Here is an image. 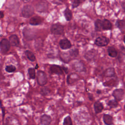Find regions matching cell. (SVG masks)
Wrapping results in <instances>:
<instances>
[{
    "label": "cell",
    "instance_id": "obj_1",
    "mask_svg": "<svg viewBox=\"0 0 125 125\" xmlns=\"http://www.w3.org/2000/svg\"><path fill=\"white\" fill-rule=\"evenodd\" d=\"M34 8L30 4H26L23 6L21 9V15L25 18H28L34 14Z\"/></svg>",
    "mask_w": 125,
    "mask_h": 125
},
{
    "label": "cell",
    "instance_id": "obj_2",
    "mask_svg": "<svg viewBox=\"0 0 125 125\" xmlns=\"http://www.w3.org/2000/svg\"><path fill=\"white\" fill-rule=\"evenodd\" d=\"M51 33L55 35H61L64 32V26L60 23H56L51 25L50 27Z\"/></svg>",
    "mask_w": 125,
    "mask_h": 125
},
{
    "label": "cell",
    "instance_id": "obj_3",
    "mask_svg": "<svg viewBox=\"0 0 125 125\" xmlns=\"http://www.w3.org/2000/svg\"><path fill=\"white\" fill-rule=\"evenodd\" d=\"M37 81L40 85L42 86L45 85L47 82L46 73L42 70H38L37 73Z\"/></svg>",
    "mask_w": 125,
    "mask_h": 125
},
{
    "label": "cell",
    "instance_id": "obj_4",
    "mask_svg": "<svg viewBox=\"0 0 125 125\" xmlns=\"http://www.w3.org/2000/svg\"><path fill=\"white\" fill-rule=\"evenodd\" d=\"M22 33L24 38L28 41L32 40L36 37V33L35 31L28 27H25L23 29Z\"/></svg>",
    "mask_w": 125,
    "mask_h": 125
},
{
    "label": "cell",
    "instance_id": "obj_5",
    "mask_svg": "<svg viewBox=\"0 0 125 125\" xmlns=\"http://www.w3.org/2000/svg\"><path fill=\"white\" fill-rule=\"evenodd\" d=\"M109 42V40L105 36H102L97 37L94 43L98 46L103 47L106 46Z\"/></svg>",
    "mask_w": 125,
    "mask_h": 125
},
{
    "label": "cell",
    "instance_id": "obj_6",
    "mask_svg": "<svg viewBox=\"0 0 125 125\" xmlns=\"http://www.w3.org/2000/svg\"><path fill=\"white\" fill-rule=\"evenodd\" d=\"M10 46L9 41L6 39H3L0 42V50L3 54L7 53L9 50Z\"/></svg>",
    "mask_w": 125,
    "mask_h": 125
},
{
    "label": "cell",
    "instance_id": "obj_7",
    "mask_svg": "<svg viewBox=\"0 0 125 125\" xmlns=\"http://www.w3.org/2000/svg\"><path fill=\"white\" fill-rule=\"evenodd\" d=\"M125 92L123 89L118 88L115 89L112 92V96L114 98L115 100L117 101H120L122 100L124 98Z\"/></svg>",
    "mask_w": 125,
    "mask_h": 125
},
{
    "label": "cell",
    "instance_id": "obj_8",
    "mask_svg": "<svg viewBox=\"0 0 125 125\" xmlns=\"http://www.w3.org/2000/svg\"><path fill=\"white\" fill-rule=\"evenodd\" d=\"M48 8V4L46 1H41L36 5V10L40 13L46 12Z\"/></svg>",
    "mask_w": 125,
    "mask_h": 125
},
{
    "label": "cell",
    "instance_id": "obj_9",
    "mask_svg": "<svg viewBox=\"0 0 125 125\" xmlns=\"http://www.w3.org/2000/svg\"><path fill=\"white\" fill-rule=\"evenodd\" d=\"M49 70L51 74H55L59 75H62L64 72L62 66L56 64H53L51 65Z\"/></svg>",
    "mask_w": 125,
    "mask_h": 125
},
{
    "label": "cell",
    "instance_id": "obj_10",
    "mask_svg": "<svg viewBox=\"0 0 125 125\" xmlns=\"http://www.w3.org/2000/svg\"><path fill=\"white\" fill-rule=\"evenodd\" d=\"M59 45L62 50H66L72 47L71 42L66 38L61 40L59 42Z\"/></svg>",
    "mask_w": 125,
    "mask_h": 125
},
{
    "label": "cell",
    "instance_id": "obj_11",
    "mask_svg": "<svg viewBox=\"0 0 125 125\" xmlns=\"http://www.w3.org/2000/svg\"><path fill=\"white\" fill-rule=\"evenodd\" d=\"M43 21L42 18L38 16L32 17L29 20V24L33 26H36L41 24Z\"/></svg>",
    "mask_w": 125,
    "mask_h": 125
},
{
    "label": "cell",
    "instance_id": "obj_12",
    "mask_svg": "<svg viewBox=\"0 0 125 125\" xmlns=\"http://www.w3.org/2000/svg\"><path fill=\"white\" fill-rule=\"evenodd\" d=\"M97 54V51L95 49H91L88 51L85 54L84 57L88 61H91L96 58Z\"/></svg>",
    "mask_w": 125,
    "mask_h": 125
},
{
    "label": "cell",
    "instance_id": "obj_13",
    "mask_svg": "<svg viewBox=\"0 0 125 125\" xmlns=\"http://www.w3.org/2000/svg\"><path fill=\"white\" fill-rule=\"evenodd\" d=\"M9 42L12 46H18L20 43V40L16 34H13L9 37Z\"/></svg>",
    "mask_w": 125,
    "mask_h": 125
},
{
    "label": "cell",
    "instance_id": "obj_14",
    "mask_svg": "<svg viewBox=\"0 0 125 125\" xmlns=\"http://www.w3.org/2000/svg\"><path fill=\"white\" fill-rule=\"evenodd\" d=\"M51 121V117L47 114L42 115L41 118V123L42 125H50Z\"/></svg>",
    "mask_w": 125,
    "mask_h": 125
},
{
    "label": "cell",
    "instance_id": "obj_15",
    "mask_svg": "<svg viewBox=\"0 0 125 125\" xmlns=\"http://www.w3.org/2000/svg\"><path fill=\"white\" fill-rule=\"evenodd\" d=\"M102 30H109L112 29V25L111 22L107 19H104L102 21Z\"/></svg>",
    "mask_w": 125,
    "mask_h": 125
},
{
    "label": "cell",
    "instance_id": "obj_16",
    "mask_svg": "<svg viewBox=\"0 0 125 125\" xmlns=\"http://www.w3.org/2000/svg\"><path fill=\"white\" fill-rule=\"evenodd\" d=\"M103 121L106 125H112L113 124V118L112 116L109 114H104Z\"/></svg>",
    "mask_w": 125,
    "mask_h": 125
},
{
    "label": "cell",
    "instance_id": "obj_17",
    "mask_svg": "<svg viewBox=\"0 0 125 125\" xmlns=\"http://www.w3.org/2000/svg\"><path fill=\"white\" fill-rule=\"evenodd\" d=\"M93 107L96 113H99L101 112L104 109L103 104L99 101H96L95 102L93 105Z\"/></svg>",
    "mask_w": 125,
    "mask_h": 125
},
{
    "label": "cell",
    "instance_id": "obj_18",
    "mask_svg": "<svg viewBox=\"0 0 125 125\" xmlns=\"http://www.w3.org/2000/svg\"><path fill=\"white\" fill-rule=\"evenodd\" d=\"M116 25L123 33L124 32L125 29V21L124 20H117L116 22Z\"/></svg>",
    "mask_w": 125,
    "mask_h": 125
},
{
    "label": "cell",
    "instance_id": "obj_19",
    "mask_svg": "<svg viewBox=\"0 0 125 125\" xmlns=\"http://www.w3.org/2000/svg\"><path fill=\"white\" fill-rule=\"evenodd\" d=\"M108 55L111 58H115L118 55V52L114 46H109L107 48Z\"/></svg>",
    "mask_w": 125,
    "mask_h": 125
},
{
    "label": "cell",
    "instance_id": "obj_20",
    "mask_svg": "<svg viewBox=\"0 0 125 125\" xmlns=\"http://www.w3.org/2000/svg\"><path fill=\"white\" fill-rule=\"evenodd\" d=\"M63 15L66 21H69L71 20L72 18V13L68 7H66L64 10Z\"/></svg>",
    "mask_w": 125,
    "mask_h": 125
},
{
    "label": "cell",
    "instance_id": "obj_21",
    "mask_svg": "<svg viewBox=\"0 0 125 125\" xmlns=\"http://www.w3.org/2000/svg\"><path fill=\"white\" fill-rule=\"evenodd\" d=\"M102 21L100 19H97L94 22L95 30L96 32H100L102 30Z\"/></svg>",
    "mask_w": 125,
    "mask_h": 125
},
{
    "label": "cell",
    "instance_id": "obj_22",
    "mask_svg": "<svg viewBox=\"0 0 125 125\" xmlns=\"http://www.w3.org/2000/svg\"><path fill=\"white\" fill-rule=\"evenodd\" d=\"M73 67L74 69H75L77 71L81 72L83 71H85V68L83 64L81 62H76L74 63Z\"/></svg>",
    "mask_w": 125,
    "mask_h": 125
},
{
    "label": "cell",
    "instance_id": "obj_23",
    "mask_svg": "<svg viewBox=\"0 0 125 125\" xmlns=\"http://www.w3.org/2000/svg\"><path fill=\"white\" fill-rule=\"evenodd\" d=\"M25 54L29 60L31 62H34L36 60V57L32 52L30 50H26Z\"/></svg>",
    "mask_w": 125,
    "mask_h": 125
},
{
    "label": "cell",
    "instance_id": "obj_24",
    "mask_svg": "<svg viewBox=\"0 0 125 125\" xmlns=\"http://www.w3.org/2000/svg\"><path fill=\"white\" fill-rule=\"evenodd\" d=\"M115 74V71L114 68L110 67L106 69L104 72V75L106 77H113Z\"/></svg>",
    "mask_w": 125,
    "mask_h": 125
},
{
    "label": "cell",
    "instance_id": "obj_25",
    "mask_svg": "<svg viewBox=\"0 0 125 125\" xmlns=\"http://www.w3.org/2000/svg\"><path fill=\"white\" fill-rule=\"evenodd\" d=\"M28 73L29 78L31 79H34L36 77L35 69L33 67H30L28 69Z\"/></svg>",
    "mask_w": 125,
    "mask_h": 125
},
{
    "label": "cell",
    "instance_id": "obj_26",
    "mask_svg": "<svg viewBox=\"0 0 125 125\" xmlns=\"http://www.w3.org/2000/svg\"><path fill=\"white\" fill-rule=\"evenodd\" d=\"M107 105L109 106L110 108H115L118 105V101L116 100H110L107 103Z\"/></svg>",
    "mask_w": 125,
    "mask_h": 125
},
{
    "label": "cell",
    "instance_id": "obj_27",
    "mask_svg": "<svg viewBox=\"0 0 125 125\" xmlns=\"http://www.w3.org/2000/svg\"><path fill=\"white\" fill-rule=\"evenodd\" d=\"M68 54L70 57H76L79 55V50L77 48L72 49L68 52Z\"/></svg>",
    "mask_w": 125,
    "mask_h": 125
},
{
    "label": "cell",
    "instance_id": "obj_28",
    "mask_svg": "<svg viewBox=\"0 0 125 125\" xmlns=\"http://www.w3.org/2000/svg\"><path fill=\"white\" fill-rule=\"evenodd\" d=\"M85 1V0H73L72 3V8H75L78 7L81 4L83 3Z\"/></svg>",
    "mask_w": 125,
    "mask_h": 125
},
{
    "label": "cell",
    "instance_id": "obj_29",
    "mask_svg": "<svg viewBox=\"0 0 125 125\" xmlns=\"http://www.w3.org/2000/svg\"><path fill=\"white\" fill-rule=\"evenodd\" d=\"M72 121L70 116L65 117L63 120V125H72Z\"/></svg>",
    "mask_w": 125,
    "mask_h": 125
},
{
    "label": "cell",
    "instance_id": "obj_30",
    "mask_svg": "<svg viewBox=\"0 0 125 125\" xmlns=\"http://www.w3.org/2000/svg\"><path fill=\"white\" fill-rule=\"evenodd\" d=\"M70 57L69 54L66 53H63L62 54V56L61 57L62 61L64 62H68L70 61Z\"/></svg>",
    "mask_w": 125,
    "mask_h": 125
},
{
    "label": "cell",
    "instance_id": "obj_31",
    "mask_svg": "<svg viewBox=\"0 0 125 125\" xmlns=\"http://www.w3.org/2000/svg\"><path fill=\"white\" fill-rule=\"evenodd\" d=\"M16 67L13 65H7L5 67V70L8 73H12L16 70Z\"/></svg>",
    "mask_w": 125,
    "mask_h": 125
},
{
    "label": "cell",
    "instance_id": "obj_32",
    "mask_svg": "<svg viewBox=\"0 0 125 125\" xmlns=\"http://www.w3.org/2000/svg\"><path fill=\"white\" fill-rule=\"evenodd\" d=\"M49 92H50L49 89L46 87H44L41 90V94L43 95H46L48 94Z\"/></svg>",
    "mask_w": 125,
    "mask_h": 125
},
{
    "label": "cell",
    "instance_id": "obj_33",
    "mask_svg": "<svg viewBox=\"0 0 125 125\" xmlns=\"http://www.w3.org/2000/svg\"><path fill=\"white\" fill-rule=\"evenodd\" d=\"M4 17V13L2 11H0V19Z\"/></svg>",
    "mask_w": 125,
    "mask_h": 125
},
{
    "label": "cell",
    "instance_id": "obj_34",
    "mask_svg": "<svg viewBox=\"0 0 125 125\" xmlns=\"http://www.w3.org/2000/svg\"><path fill=\"white\" fill-rule=\"evenodd\" d=\"M88 98H89V100H91V101H92V100H93V96H92V95L91 94H89Z\"/></svg>",
    "mask_w": 125,
    "mask_h": 125
},
{
    "label": "cell",
    "instance_id": "obj_35",
    "mask_svg": "<svg viewBox=\"0 0 125 125\" xmlns=\"http://www.w3.org/2000/svg\"><path fill=\"white\" fill-rule=\"evenodd\" d=\"M23 0V1H24V2H28L29 0Z\"/></svg>",
    "mask_w": 125,
    "mask_h": 125
},
{
    "label": "cell",
    "instance_id": "obj_36",
    "mask_svg": "<svg viewBox=\"0 0 125 125\" xmlns=\"http://www.w3.org/2000/svg\"><path fill=\"white\" fill-rule=\"evenodd\" d=\"M97 93H101V91L100 90H98V91H97Z\"/></svg>",
    "mask_w": 125,
    "mask_h": 125
},
{
    "label": "cell",
    "instance_id": "obj_37",
    "mask_svg": "<svg viewBox=\"0 0 125 125\" xmlns=\"http://www.w3.org/2000/svg\"><path fill=\"white\" fill-rule=\"evenodd\" d=\"M37 67H38V65L37 64V65H36V67H35V69H37Z\"/></svg>",
    "mask_w": 125,
    "mask_h": 125
},
{
    "label": "cell",
    "instance_id": "obj_38",
    "mask_svg": "<svg viewBox=\"0 0 125 125\" xmlns=\"http://www.w3.org/2000/svg\"></svg>",
    "mask_w": 125,
    "mask_h": 125
}]
</instances>
